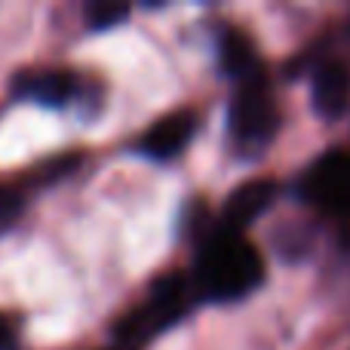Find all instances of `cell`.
Segmentation results:
<instances>
[{
    "label": "cell",
    "instance_id": "2",
    "mask_svg": "<svg viewBox=\"0 0 350 350\" xmlns=\"http://www.w3.org/2000/svg\"><path fill=\"white\" fill-rule=\"evenodd\" d=\"M228 123L237 148H265L273 139V133L280 126V114L261 80L252 77L237 92V98L230 102Z\"/></svg>",
    "mask_w": 350,
    "mask_h": 350
},
{
    "label": "cell",
    "instance_id": "8",
    "mask_svg": "<svg viewBox=\"0 0 350 350\" xmlns=\"http://www.w3.org/2000/svg\"><path fill=\"white\" fill-rule=\"evenodd\" d=\"M16 96L34 98L49 108H62V105L77 98V77L68 71H49V74H22L16 80Z\"/></svg>",
    "mask_w": 350,
    "mask_h": 350
},
{
    "label": "cell",
    "instance_id": "3",
    "mask_svg": "<svg viewBox=\"0 0 350 350\" xmlns=\"http://www.w3.org/2000/svg\"><path fill=\"white\" fill-rule=\"evenodd\" d=\"M301 193L326 212H350V154L332 151L317 160L304 172Z\"/></svg>",
    "mask_w": 350,
    "mask_h": 350
},
{
    "label": "cell",
    "instance_id": "6",
    "mask_svg": "<svg viewBox=\"0 0 350 350\" xmlns=\"http://www.w3.org/2000/svg\"><path fill=\"white\" fill-rule=\"evenodd\" d=\"M197 120H193L191 111H175V114L157 120L142 139V151L154 160H172L185 151V145L191 142Z\"/></svg>",
    "mask_w": 350,
    "mask_h": 350
},
{
    "label": "cell",
    "instance_id": "11",
    "mask_svg": "<svg viewBox=\"0 0 350 350\" xmlns=\"http://www.w3.org/2000/svg\"><path fill=\"white\" fill-rule=\"evenodd\" d=\"M22 206H25L22 193L12 191V187H0V230H6L12 221H16Z\"/></svg>",
    "mask_w": 350,
    "mask_h": 350
},
{
    "label": "cell",
    "instance_id": "7",
    "mask_svg": "<svg viewBox=\"0 0 350 350\" xmlns=\"http://www.w3.org/2000/svg\"><path fill=\"white\" fill-rule=\"evenodd\" d=\"M350 105V68L341 62H326L320 65L314 77V108L320 117L335 120L347 111Z\"/></svg>",
    "mask_w": 350,
    "mask_h": 350
},
{
    "label": "cell",
    "instance_id": "12",
    "mask_svg": "<svg viewBox=\"0 0 350 350\" xmlns=\"http://www.w3.org/2000/svg\"><path fill=\"white\" fill-rule=\"evenodd\" d=\"M0 350H16V332L3 317H0Z\"/></svg>",
    "mask_w": 350,
    "mask_h": 350
},
{
    "label": "cell",
    "instance_id": "1",
    "mask_svg": "<svg viewBox=\"0 0 350 350\" xmlns=\"http://www.w3.org/2000/svg\"><path fill=\"white\" fill-rule=\"evenodd\" d=\"M265 280V261L258 249L240 234L218 230L203 246L193 271V289L212 301H237Z\"/></svg>",
    "mask_w": 350,
    "mask_h": 350
},
{
    "label": "cell",
    "instance_id": "9",
    "mask_svg": "<svg viewBox=\"0 0 350 350\" xmlns=\"http://www.w3.org/2000/svg\"><path fill=\"white\" fill-rule=\"evenodd\" d=\"M218 59H221V71L228 77H252L255 49L243 31H224L221 43H218Z\"/></svg>",
    "mask_w": 350,
    "mask_h": 350
},
{
    "label": "cell",
    "instance_id": "4",
    "mask_svg": "<svg viewBox=\"0 0 350 350\" xmlns=\"http://www.w3.org/2000/svg\"><path fill=\"white\" fill-rule=\"evenodd\" d=\"M193 292L197 289H193V283L185 273H163V277L151 286V295L142 304V310L148 314L151 326L157 329V332H163L166 326L178 323L181 317L187 314V308H191V301H193Z\"/></svg>",
    "mask_w": 350,
    "mask_h": 350
},
{
    "label": "cell",
    "instance_id": "10",
    "mask_svg": "<svg viewBox=\"0 0 350 350\" xmlns=\"http://www.w3.org/2000/svg\"><path fill=\"white\" fill-rule=\"evenodd\" d=\"M126 16H129L126 3H92V6H86V22H90L92 31H108V28H114V25H120Z\"/></svg>",
    "mask_w": 350,
    "mask_h": 350
},
{
    "label": "cell",
    "instance_id": "5",
    "mask_svg": "<svg viewBox=\"0 0 350 350\" xmlns=\"http://www.w3.org/2000/svg\"><path fill=\"white\" fill-rule=\"evenodd\" d=\"M273 200H277V181L255 178V181L240 185L228 197V203H224L221 230H228V234H240V230H246L255 218H261L267 209H271Z\"/></svg>",
    "mask_w": 350,
    "mask_h": 350
}]
</instances>
